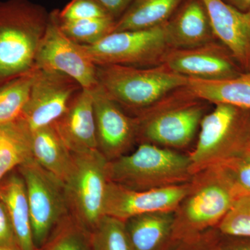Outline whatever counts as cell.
I'll list each match as a JSON object with an SVG mask.
<instances>
[{"instance_id":"6da1fadb","label":"cell","mask_w":250,"mask_h":250,"mask_svg":"<svg viewBox=\"0 0 250 250\" xmlns=\"http://www.w3.org/2000/svg\"><path fill=\"white\" fill-rule=\"evenodd\" d=\"M208 102L186 86L177 88L134 116L136 143L184 149L193 141L208 113Z\"/></svg>"},{"instance_id":"7a4b0ae2","label":"cell","mask_w":250,"mask_h":250,"mask_svg":"<svg viewBox=\"0 0 250 250\" xmlns=\"http://www.w3.org/2000/svg\"><path fill=\"white\" fill-rule=\"evenodd\" d=\"M49 16L30 0H0V83L34 68Z\"/></svg>"},{"instance_id":"3957f363","label":"cell","mask_w":250,"mask_h":250,"mask_svg":"<svg viewBox=\"0 0 250 250\" xmlns=\"http://www.w3.org/2000/svg\"><path fill=\"white\" fill-rule=\"evenodd\" d=\"M238 197L220 166L194 174L174 210L172 242L217 228Z\"/></svg>"},{"instance_id":"277c9868","label":"cell","mask_w":250,"mask_h":250,"mask_svg":"<svg viewBox=\"0 0 250 250\" xmlns=\"http://www.w3.org/2000/svg\"><path fill=\"white\" fill-rule=\"evenodd\" d=\"M96 65L99 85L108 98L134 117L188 83L187 77L164 63L147 67Z\"/></svg>"},{"instance_id":"5b68a950","label":"cell","mask_w":250,"mask_h":250,"mask_svg":"<svg viewBox=\"0 0 250 250\" xmlns=\"http://www.w3.org/2000/svg\"><path fill=\"white\" fill-rule=\"evenodd\" d=\"M109 182L137 190H154L190 182L188 155L143 143L131 154L108 161Z\"/></svg>"},{"instance_id":"8992f818","label":"cell","mask_w":250,"mask_h":250,"mask_svg":"<svg viewBox=\"0 0 250 250\" xmlns=\"http://www.w3.org/2000/svg\"><path fill=\"white\" fill-rule=\"evenodd\" d=\"M250 148V110L218 104L200 123L193 150L188 154L194 174Z\"/></svg>"},{"instance_id":"52a82bcc","label":"cell","mask_w":250,"mask_h":250,"mask_svg":"<svg viewBox=\"0 0 250 250\" xmlns=\"http://www.w3.org/2000/svg\"><path fill=\"white\" fill-rule=\"evenodd\" d=\"M108 164L98 149L72 153L70 170L62 182L69 214L88 231L104 216Z\"/></svg>"},{"instance_id":"ba28073f","label":"cell","mask_w":250,"mask_h":250,"mask_svg":"<svg viewBox=\"0 0 250 250\" xmlns=\"http://www.w3.org/2000/svg\"><path fill=\"white\" fill-rule=\"evenodd\" d=\"M82 46L95 65L140 67L162 65L172 49L166 23L150 29L114 31L95 45Z\"/></svg>"},{"instance_id":"9c48e42d","label":"cell","mask_w":250,"mask_h":250,"mask_svg":"<svg viewBox=\"0 0 250 250\" xmlns=\"http://www.w3.org/2000/svg\"><path fill=\"white\" fill-rule=\"evenodd\" d=\"M18 169L25 184L33 239L39 250L56 227L69 215L63 182L33 158Z\"/></svg>"},{"instance_id":"30bf717a","label":"cell","mask_w":250,"mask_h":250,"mask_svg":"<svg viewBox=\"0 0 250 250\" xmlns=\"http://www.w3.org/2000/svg\"><path fill=\"white\" fill-rule=\"evenodd\" d=\"M34 67L65 74L76 81L83 89L92 90L98 84L97 65L82 45L63 34L60 28L58 9L49 13L47 29L38 49Z\"/></svg>"},{"instance_id":"8fae6325","label":"cell","mask_w":250,"mask_h":250,"mask_svg":"<svg viewBox=\"0 0 250 250\" xmlns=\"http://www.w3.org/2000/svg\"><path fill=\"white\" fill-rule=\"evenodd\" d=\"M82 89L65 74L36 67L29 99L19 119L30 131L53 125Z\"/></svg>"},{"instance_id":"7c38bea8","label":"cell","mask_w":250,"mask_h":250,"mask_svg":"<svg viewBox=\"0 0 250 250\" xmlns=\"http://www.w3.org/2000/svg\"><path fill=\"white\" fill-rule=\"evenodd\" d=\"M164 64L182 76L202 80H229L245 72L218 41L193 48L171 49Z\"/></svg>"},{"instance_id":"4fadbf2b","label":"cell","mask_w":250,"mask_h":250,"mask_svg":"<svg viewBox=\"0 0 250 250\" xmlns=\"http://www.w3.org/2000/svg\"><path fill=\"white\" fill-rule=\"evenodd\" d=\"M91 90L99 152L108 161L127 154L136 143V123L120 107L103 88L97 85Z\"/></svg>"},{"instance_id":"5bb4252c","label":"cell","mask_w":250,"mask_h":250,"mask_svg":"<svg viewBox=\"0 0 250 250\" xmlns=\"http://www.w3.org/2000/svg\"><path fill=\"white\" fill-rule=\"evenodd\" d=\"M188 189V182L154 190H137L108 182L104 202V215L125 222L145 213L175 210Z\"/></svg>"},{"instance_id":"9a60e30c","label":"cell","mask_w":250,"mask_h":250,"mask_svg":"<svg viewBox=\"0 0 250 250\" xmlns=\"http://www.w3.org/2000/svg\"><path fill=\"white\" fill-rule=\"evenodd\" d=\"M215 39L232 54L245 72L250 70V11L243 12L224 0H203Z\"/></svg>"},{"instance_id":"2e32d148","label":"cell","mask_w":250,"mask_h":250,"mask_svg":"<svg viewBox=\"0 0 250 250\" xmlns=\"http://www.w3.org/2000/svg\"><path fill=\"white\" fill-rule=\"evenodd\" d=\"M52 125L72 153L98 149L91 90L82 88L78 92Z\"/></svg>"},{"instance_id":"e0dca14e","label":"cell","mask_w":250,"mask_h":250,"mask_svg":"<svg viewBox=\"0 0 250 250\" xmlns=\"http://www.w3.org/2000/svg\"><path fill=\"white\" fill-rule=\"evenodd\" d=\"M172 49H189L217 41L203 0H184L166 22Z\"/></svg>"},{"instance_id":"ac0fdd59","label":"cell","mask_w":250,"mask_h":250,"mask_svg":"<svg viewBox=\"0 0 250 250\" xmlns=\"http://www.w3.org/2000/svg\"><path fill=\"white\" fill-rule=\"evenodd\" d=\"M174 210L136 215L125 221L131 250H167L172 243Z\"/></svg>"},{"instance_id":"d6986e66","label":"cell","mask_w":250,"mask_h":250,"mask_svg":"<svg viewBox=\"0 0 250 250\" xmlns=\"http://www.w3.org/2000/svg\"><path fill=\"white\" fill-rule=\"evenodd\" d=\"M0 199L9 214L18 248L21 250H38L33 239L25 184L20 173L6 175L1 181Z\"/></svg>"},{"instance_id":"ffe728a7","label":"cell","mask_w":250,"mask_h":250,"mask_svg":"<svg viewBox=\"0 0 250 250\" xmlns=\"http://www.w3.org/2000/svg\"><path fill=\"white\" fill-rule=\"evenodd\" d=\"M187 86L195 95L208 103L224 104L250 110V70L229 80L188 78Z\"/></svg>"},{"instance_id":"44dd1931","label":"cell","mask_w":250,"mask_h":250,"mask_svg":"<svg viewBox=\"0 0 250 250\" xmlns=\"http://www.w3.org/2000/svg\"><path fill=\"white\" fill-rule=\"evenodd\" d=\"M33 159L63 182L72 161V153L53 125L31 131Z\"/></svg>"},{"instance_id":"7402d4cb","label":"cell","mask_w":250,"mask_h":250,"mask_svg":"<svg viewBox=\"0 0 250 250\" xmlns=\"http://www.w3.org/2000/svg\"><path fill=\"white\" fill-rule=\"evenodd\" d=\"M184 0H134L115 23L114 31L150 29L165 24Z\"/></svg>"},{"instance_id":"603a6c76","label":"cell","mask_w":250,"mask_h":250,"mask_svg":"<svg viewBox=\"0 0 250 250\" xmlns=\"http://www.w3.org/2000/svg\"><path fill=\"white\" fill-rule=\"evenodd\" d=\"M31 158V131L18 118L0 126V182Z\"/></svg>"},{"instance_id":"cb8c5ba5","label":"cell","mask_w":250,"mask_h":250,"mask_svg":"<svg viewBox=\"0 0 250 250\" xmlns=\"http://www.w3.org/2000/svg\"><path fill=\"white\" fill-rule=\"evenodd\" d=\"M36 67L0 83V126L18 119L29 99Z\"/></svg>"},{"instance_id":"d4e9b609","label":"cell","mask_w":250,"mask_h":250,"mask_svg":"<svg viewBox=\"0 0 250 250\" xmlns=\"http://www.w3.org/2000/svg\"><path fill=\"white\" fill-rule=\"evenodd\" d=\"M39 250H93L90 231L69 214L56 227Z\"/></svg>"},{"instance_id":"484cf974","label":"cell","mask_w":250,"mask_h":250,"mask_svg":"<svg viewBox=\"0 0 250 250\" xmlns=\"http://www.w3.org/2000/svg\"><path fill=\"white\" fill-rule=\"evenodd\" d=\"M59 23L67 37L79 45L89 46L95 45L113 32L116 20L112 17L75 21L59 20Z\"/></svg>"},{"instance_id":"4316f807","label":"cell","mask_w":250,"mask_h":250,"mask_svg":"<svg viewBox=\"0 0 250 250\" xmlns=\"http://www.w3.org/2000/svg\"><path fill=\"white\" fill-rule=\"evenodd\" d=\"M93 250H131L125 222L104 215L90 231Z\"/></svg>"},{"instance_id":"83f0119b","label":"cell","mask_w":250,"mask_h":250,"mask_svg":"<svg viewBox=\"0 0 250 250\" xmlns=\"http://www.w3.org/2000/svg\"><path fill=\"white\" fill-rule=\"evenodd\" d=\"M217 228L224 236L250 238V195L238 197Z\"/></svg>"},{"instance_id":"f1b7e54d","label":"cell","mask_w":250,"mask_h":250,"mask_svg":"<svg viewBox=\"0 0 250 250\" xmlns=\"http://www.w3.org/2000/svg\"><path fill=\"white\" fill-rule=\"evenodd\" d=\"M218 166L223 169L239 197L250 195V148Z\"/></svg>"},{"instance_id":"f546056e","label":"cell","mask_w":250,"mask_h":250,"mask_svg":"<svg viewBox=\"0 0 250 250\" xmlns=\"http://www.w3.org/2000/svg\"><path fill=\"white\" fill-rule=\"evenodd\" d=\"M111 17L98 0H71L59 10L61 21H75ZM114 19V18H113Z\"/></svg>"},{"instance_id":"4dcf8cb0","label":"cell","mask_w":250,"mask_h":250,"mask_svg":"<svg viewBox=\"0 0 250 250\" xmlns=\"http://www.w3.org/2000/svg\"><path fill=\"white\" fill-rule=\"evenodd\" d=\"M222 236L218 228L210 229L195 236L172 241L167 250H218Z\"/></svg>"},{"instance_id":"1f68e13d","label":"cell","mask_w":250,"mask_h":250,"mask_svg":"<svg viewBox=\"0 0 250 250\" xmlns=\"http://www.w3.org/2000/svg\"><path fill=\"white\" fill-rule=\"evenodd\" d=\"M0 246L18 248L9 214L1 199H0Z\"/></svg>"},{"instance_id":"d6a6232c","label":"cell","mask_w":250,"mask_h":250,"mask_svg":"<svg viewBox=\"0 0 250 250\" xmlns=\"http://www.w3.org/2000/svg\"><path fill=\"white\" fill-rule=\"evenodd\" d=\"M218 250H250V238L223 235Z\"/></svg>"},{"instance_id":"836d02e7","label":"cell","mask_w":250,"mask_h":250,"mask_svg":"<svg viewBox=\"0 0 250 250\" xmlns=\"http://www.w3.org/2000/svg\"><path fill=\"white\" fill-rule=\"evenodd\" d=\"M112 18L116 21L121 18L134 0H98Z\"/></svg>"},{"instance_id":"e575fe53","label":"cell","mask_w":250,"mask_h":250,"mask_svg":"<svg viewBox=\"0 0 250 250\" xmlns=\"http://www.w3.org/2000/svg\"><path fill=\"white\" fill-rule=\"evenodd\" d=\"M224 1L243 12L250 11V0H224Z\"/></svg>"},{"instance_id":"d590c367","label":"cell","mask_w":250,"mask_h":250,"mask_svg":"<svg viewBox=\"0 0 250 250\" xmlns=\"http://www.w3.org/2000/svg\"><path fill=\"white\" fill-rule=\"evenodd\" d=\"M0 250H21L18 248L14 247L0 246Z\"/></svg>"}]
</instances>
